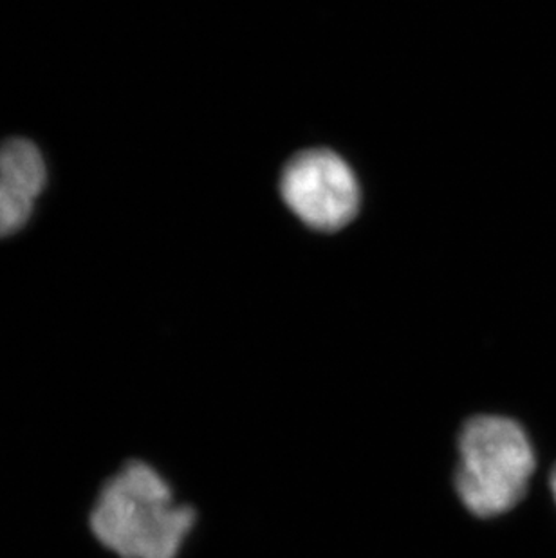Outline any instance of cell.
<instances>
[{
	"instance_id": "cell-1",
	"label": "cell",
	"mask_w": 556,
	"mask_h": 558,
	"mask_svg": "<svg viewBox=\"0 0 556 558\" xmlns=\"http://www.w3.org/2000/svg\"><path fill=\"white\" fill-rule=\"evenodd\" d=\"M194 522L195 511L143 461L107 481L90 515L96 538L121 558H176Z\"/></svg>"
},
{
	"instance_id": "cell-2",
	"label": "cell",
	"mask_w": 556,
	"mask_h": 558,
	"mask_svg": "<svg viewBox=\"0 0 556 558\" xmlns=\"http://www.w3.org/2000/svg\"><path fill=\"white\" fill-rule=\"evenodd\" d=\"M457 445L456 490L470 513L503 515L524 497L535 472V452L519 423L492 414L472 417Z\"/></svg>"
},
{
	"instance_id": "cell-3",
	"label": "cell",
	"mask_w": 556,
	"mask_h": 558,
	"mask_svg": "<svg viewBox=\"0 0 556 558\" xmlns=\"http://www.w3.org/2000/svg\"><path fill=\"white\" fill-rule=\"evenodd\" d=\"M280 192L294 216L322 232L349 225L360 206L356 175L340 156L329 150L297 156L283 170Z\"/></svg>"
},
{
	"instance_id": "cell-4",
	"label": "cell",
	"mask_w": 556,
	"mask_h": 558,
	"mask_svg": "<svg viewBox=\"0 0 556 558\" xmlns=\"http://www.w3.org/2000/svg\"><path fill=\"white\" fill-rule=\"evenodd\" d=\"M0 178L37 199L46 185V163L37 145L13 137L0 147Z\"/></svg>"
},
{
	"instance_id": "cell-5",
	"label": "cell",
	"mask_w": 556,
	"mask_h": 558,
	"mask_svg": "<svg viewBox=\"0 0 556 558\" xmlns=\"http://www.w3.org/2000/svg\"><path fill=\"white\" fill-rule=\"evenodd\" d=\"M35 197L0 178V238L19 232L32 217Z\"/></svg>"
},
{
	"instance_id": "cell-6",
	"label": "cell",
	"mask_w": 556,
	"mask_h": 558,
	"mask_svg": "<svg viewBox=\"0 0 556 558\" xmlns=\"http://www.w3.org/2000/svg\"><path fill=\"white\" fill-rule=\"evenodd\" d=\"M552 490H553V496H555V499H556V469L553 470V474H552Z\"/></svg>"
}]
</instances>
